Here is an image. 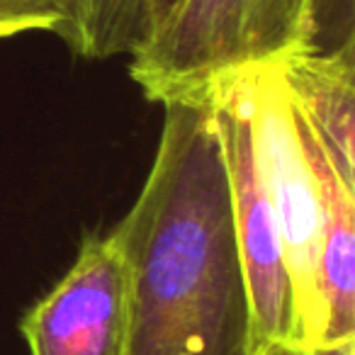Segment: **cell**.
I'll return each mask as SVG.
<instances>
[{
  "instance_id": "6da1fadb",
  "label": "cell",
  "mask_w": 355,
  "mask_h": 355,
  "mask_svg": "<svg viewBox=\"0 0 355 355\" xmlns=\"http://www.w3.org/2000/svg\"><path fill=\"white\" fill-rule=\"evenodd\" d=\"M112 234L129 272L122 355H253L251 300L209 95L163 103L151 168Z\"/></svg>"
},
{
  "instance_id": "7a4b0ae2",
  "label": "cell",
  "mask_w": 355,
  "mask_h": 355,
  "mask_svg": "<svg viewBox=\"0 0 355 355\" xmlns=\"http://www.w3.org/2000/svg\"><path fill=\"white\" fill-rule=\"evenodd\" d=\"M355 44L353 0H178L129 56L153 103L205 98L224 80L302 51Z\"/></svg>"
},
{
  "instance_id": "3957f363",
  "label": "cell",
  "mask_w": 355,
  "mask_h": 355,
  "mask_svg": "<svg viewBox=\"0 0 355 355\" xmlns=\"http://www.w3.org/2000/svg\"><path fill=\"white\" fill-rule=\"evenodd\" d=\"M209 100L224 146L234 236L251 300L253 350L266 343H302L285 246L253 144L251 69L217 85Z\"/></svg>"
},
{
  "instance_id": "277c9868",
  "label": "cell",
  "mask_w": 355,
  "mask_h": 355,
  "mask_svg": "<svg viewBox=\"0 0 355 355\" xmlns=\"http://www.w3.org/2000/svg\"><path fill=\"white\" fill-rule=\"evenodd\" d=\"M251 124L263 180L280 227L295 292L300 340L316 345V256L324 195L314 153L275 64L251 69Z\"/></svg>"
},
{
  "instance_id": "5b68a950",
  "label": "cell",
  "mask_w": 355,
  "mask_h": 355,
  "mask_svg": "<svg viewBox=\"0 0 355 355\" xmlns=\"http://www.w3.org/2000/svg\"><path fill=\"white\" fill-rule=\"evenodd\" d=\"M129 272L112 232L88 234L64 277L32 306L20 331L32 355H122Z\"/></svg>"
},
{
  "instance_id": "8992f818",
  "label": "cell",
  "mask_w": 355,
  "mask_h": 355,
  "mask_svg": "<svg viewBox=\"0 0 355 355\" xmlns=\"http://www.w3.org/2000/svg\"><path fill=\"white\" fill-rule=\"evenodd\" d=\"M275 66L300 122L345 188L355 190V44L302 51Z\"/></svg>"
},
{
  "instance_id": "52a82bcc",
  "label": "cell",
  "mask_w": 355,
  "mask_h": 355,
  "mask_svg": "<svg viewBox=\"0 0 355 355\" xmlns=\"http://www.w3.org/2000/svg\"><path fill=\"white\" fill-rule=\"evenodd\" d=\"M309 146L324 195L316 256V345L340 343L355 338V190L345 188L311 137Z\"/></svg>"
},
{
  "instance_id": "ba28073f",
  "label": "cell",
  "mask_w": 355,
  "mask_h": 355,
  "mask_svg": "<svg viewBox=\"0 0 355 355\" xmlns=\"http://www.w3.org/2000/svg\"><path fill=\"white\" fill-rule=\"evenodd\" d=\"M127 8L129 0H76L73 20L61 40L83 59H112Z\"/></svg>"
},
{
  "instance_id": "9c48e42d",
  "label": "cell",
  "mask_w": 355,
  "mask_h": 355,
  "mask_svg": "<svg viewBox=\"0 0 355 355\" xmlns=\"http://www.w3.org/2000/svg\"><path fill=\"white\" fill-rule=\"evenodd\" d=\"M76 0H0V40L46 30L64 35L73 20Z\"/></svg>"
},
{
  "instance_id": "30bf717a",
  "label": "cell",
  "mask_w": 355,
  "mask_h": 355,
  "mask_svg": "<svg viewBox=\"0 0 355 355\" xmlns=\"http://www.w3.org/2000/svg\"><path fill=\"white\" fill-rule=\"evenodd\" d=\"M178 0H129L127 15L117 37V56H132L163 25Z\"/></svg>"
},
{
  "instance_id": "8fae6325",
  "label": "cell",
  "mask_w": 355,
  "mask_h": 355,
  "mask_svg": "<svg viewBox=\"0 0 355 355\" xmlns=\"http://www.w3.org/2000/svg\"><path fill=\"white\" fill-rule=\"evenodd\" d=\"M253 355H355V338L340 343H266L253 350Z\"/></svg>"
}]
</instances>
